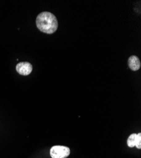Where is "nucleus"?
Returning <instances> with one entry per match:
<instances>
[{
  "label": "nucleus",
  "instance_id": "1",
  "mask_svg": "<svg viewBox=\"0 0 141 158\" xmlns=\"http://www.w3.org/2000/svg\"><path fill=\"white\" fill-rule=\"evenodd\" d=\"M36 26L41 32L51 34L56 31L58 22L56 17L49 11H43L37 15L35 20Z\"/></svg>",
  "mask_w": 141,
  "mask_h": 158
},
{
  "label": "nucleus",
  "instance_id": "2",
  "mask_svg": "<svg viewBox=\"0 0 141 158\" xmlns=\"http://www.w3.org/2000/svg\"><path fill=\"white\" fill-rule=\"evenodd\" d=\"M70 154V149L65 146H56L51 148L50 150V155L52 158H66Z\"/></svg>",
  "mask_w": 141,
  "mask_h": 158
},
{
  "label": "nucleus",
  "instance_id": "3",
  "mask_svg": "<svg viewBox=\"0 0 141 158\" xmlns=\"http://www.w3.org/2000/svg\"><path fill=\"white\" fill-rule=\"evenodd\" d=\"M17 72L21 75L27 76L32 71V65L29 62H20L16 66Z\"/></svg>",
  "mask_w": 141,
  "mask_h": 158
},
{
  "label": "nucleus",
  "instance_id": "4",
  "mask_svg": "<svg viewBox=\"0 0 141 158\" xmlns=\"http://www.w3.org/2000/svg\"><path fill=\"white\" fill-rule=\"evenodd\" d=\"M128 64H129V68L132 71H137L140 68L141 63L139 58L137 56L132 55L130 56V58H129V60H128Z\"/></svg>",
  "mask_w": 141,
  "mask_h": 158
},
{
  "label": "nucleus",
  "instance_id": "5",
  "mask_svg": "<svg viewBox=\"0 0 141 158\" xmlns=\"http://www.w3.org/2000/svg\"><path fill=\"white\" fill-rule=\"evenodd\" d=\"M136 138H137V134H131L129 139L127 140V145L129 148H134L135 146V142H136Z\"/></svg>",
  "mask_w": 141,
  "mask_h": 158
},
{
  "label": "nucleus",
  "instance_id": "6",
  "mask_svg": "<svg viewBox=\"0 0 141 158\" xmlns=\"http://www.w3.org/2000/svg\"><path fill=\"white\" fill-rule=\"evenodd\" d=\"M137 149H141V134L139 133L137 134L136 142H135V146Z\"/></svg>",
  "mask_w": 141,
  "mask_h": 158
}]
</instances>
